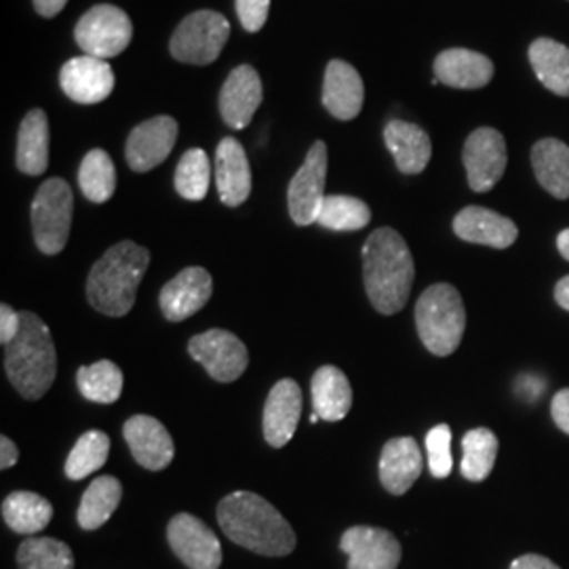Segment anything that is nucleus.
Wrapping results in <instances>:
<instances>
[{"mask_svg": "<svg viewBox=\"0 0 569 569\" xmlns=\"http://www.w3.org/2000/svg\"><path fill=\"white\" fill-rule=\"evenodd\" d=\"M190 357L204 367L216 382H234L249 366L247 346L226 329H209L188 342Z\"/></svg>", "mask_w": 569, "mask_h": 569, "instance_id": "9d476101", "label": "nucleus"}, {"mask_svg": "<svg viewBox=\"0 0 569 569\" xmlns=\"http://www.w3.org/2000/svg\"><path fill=\"white\" fill-rule=\"evenodd\" d=\"M122 498L121 481L117 477H98L82 493L79 526L87 531L102 528L119 509Z\"/></svg>", "mask_w": 569, "mask_h": 569, "instance_id": "7c9ffc66", "label": "nucleus"}, {"mask_svg": "<svg viewBox=\"0 0 569 569\" xmlns=\"http://www.w3.org/2000/svg\"><path fill=\"white\" fill-rule=\"evenodd\" d=\"M74 39L87 56L110 60L121 56L133 39L129 16L114 4H96L74 28Z\"/></svg>", "mask_w": 569, "mask_h": 569, "instance_id": "6e6552de", "label": "nucleus"}, {"mask_svg": "<svg viewBox=\"0 0 569 569\" xmlns=\"http://www.w3.org/2000/svg\"><path fill=\"white\" fill-rule=\"evenodd\" d=\"M178 133H180V127L173 117L161 114L143 121L127 138V148H124L127 163L138 173L152 171L154 167L167 161V157L171 154L173 146L178 142Z\"/></svg>", "mask_w": 569, "mask_h": 569, "instance_id": "4468645a", "label": "nucleus"}, {"mask_svg": "<svg viewBox=\"0 0 569 569\" xmlns=\"http://www.w3.org/2000/svg\"><path fill=\"white\" fill-rule=\"evenodd\" d=\"M60 84L72 102L100 103L114 91V72L112 66L100 58H72L61 66Z\"/></svg>", "mask_w": 569, "mask_h": 569, "instance_id": "dca6fc26", "label": "nucleus"}, {"mask_svg": "<svg viewBox=\"0 0 569 569\" xmlns=\"http://www.w3.org/2000/svg\"><path fill=\"white\" fill-rule=\"evenodd\" d=\"M264 87L253 66L234 68L220 91V114L228 127L244 129L262 106Z\"/></svg>", "mask_w": 569, "mask_h": 569, "instance_id": "a211bd4d", "label": "nucleus"}, {"mask_svg": "<svg viewBox=\"0 0 569 569\" xmlns=\"http://www.w3.org/2000/svg\"><path fill=\"white\" fill-rule=\"evenodd\" d=\"M37 13L42 18H56L63 11V7L68 4V0H32Z\"/></svg>", "mask_w": 569, "mask_h": 569, "instance_id": "49530a36", "label": "nucleus"}, {"mask_svg": "<svg viewBox=\"0 0 569 569\" xmlns=\"http://www.w3.org/2000/svg\"><path fill=\"white\" fill-rule=\"evenodd\" d=\"M20 460V449L9 439V437H0V468L9 470L16 467Z\"/></svg>", "mask_w": 569, "mask_h": 569, "instance_id": "c03bdc74", "label": "nucleus"}, {"mask_svg": "<svg viewBox=\"0 0 569 569\" xmlns=\"http://www.w3.org/2000/svg\"><path fill=\"white\" fill-rule=\"evenodd\" d=\"M435 77L453 89H481L493 79V61L470 49H448L435 60Z\"/></svg>", "mask_w": 569, "mask_h": 569, "instance_id": "393cba45", "label": "nucleus"}, {"mask_svg": "<svg viewBox=\"0 0 569 569\" xmlns=\"http://www.w3.org/2000/svg\"><path fill=\"white\" fill-rule=\"evenodd\" d=\"M416 327L422 345L435 357L456 352L467 329V310L460 291L449 283L430 284L416 305Z\"/></svg>", "mask_w": 569, "mask_h": 569, "instance_id": "39448f33", "label": "nucleus"}, {"mask_svg": "<svg viewBox=\"0 0 569 569\" xmlns=\"http://www.w3.org/2000/svg\"><path fill=\"white\" fill-rule=\"evenodd\" d=\"M542 390H545V382L538 376H526L517 382V392L523 395L528 401L538 399L542 395Z\"/></svg>", "mask_w": 569, "mask_h": 569, "instance_id": "a18cd8bd", "label": "nucleus"}, {"mask_svg": "<svg viewBox=\"0 0 569 569\" xmlns=\"http://www.w3.org/2000/svg\"><path fill=\"white\" fill-rule=\"evenodd\" d=\"M416 277L413 256L406 239L392 228H378L363 244V281L371 306L380 315L406 308Z\"/></svg>", "mask_w": 569, "mask_h": 569, "instance_id": "f03ea898", "label": "nucleus"}, {"mask_svg": "<svg viewBox=\"0 0 569 569\" xmlns=\"http://www.w3.org/2000/svg\"><path fill=\"white\" fill-rule=\"evenodd\" d=\"M20 312H16L9 305H0V342L11 345L20 333Z\"/></svg>", "mask_w": 569, "mask_h": 569, "instance_id": "a19ab883", "label": "nucleus"}, {"mask_svg": "<svg viewBox=\"0 0 569 569\" xmlns=\"http://www.w3.org/2000/svg\"><path fill=\"white\" fill-rule=\"evenodd\" d=\"M550 413H552L555 425L561 428L566 435H569V388L559 390V392L552 397Z\"/></svg>", "mask_w": 569, "mask_h": 569, "instance_id": "79ce46f5", "label": "nucleus"}, {"mask_svg": "<svg viewBox=\"0 0 569 569\" xmlns=\"http://www.w3.org/2000/svg\"><path fill=\"white\" fill-rule=\"evenodd\" d=\"M110 456V437L102 430L84 432L66 460V477L81 481L84 477L98 472Z\"/></svg>", "mask_w": 569, "mask_h": 569, "instance_id": "f704fd0d", "label": "nucleus"}, {"mask_svg": "<svg viewBox=\"0 0 569 569\" xmlns=\"http://www.w3.org/2000/svg\"><path fill=\"white\" fill-rule=\"evenodd\" d=\"M167 540L188 569H220L222 566V545L218 536L194 515H176L167 526Z\"/></svg>", "mask_w": 569, "mask_h": 569, "instance_id": "9b49d317", "label": "nucleus"}, {"mask_svg": "<svg viewBox=\"0 0 569 569\" xmlns=\"http://www.w3.org/2000/svg\"><path fill=\"white\" fill-rule=\"evenodd\" d=\"M509 569H561L557 563H552L547 557L542 555H523L517 557Z\"/></svg>", "mask_w": 569, "mask_h": 569, "instance_id": "37998d69", "label": "nucleus"}, {"mask_svg": "<svg viewBox=\"0 0 569 569\" xmlns=\"http://www.w3.org/2000/svg\"><path fill=\"white\" fill-rule=\"evenodd\" d=\"M425 458L411 437L390 439L380 456V481L392 496H403L420 479Z\"/></svg>", "mask_w": 569, "mask_h": 569, "instance_id": "5701e85b", "label": "nucleus"}, {"mask_svg": "<svg viewBox=\"0 0 569 569\" xmlns=\"http://www.w3.org/2000/svg\"><path fill=\"white\" fill-rule=\"evenodd\" d=\"M555 300L563 310H569V277H563L555 287Z\"/></svg>", "mask_w": 569, "mask_h": 569, "instance_id": "de8ad7c7", "label": "nucleus"}, {"mask_svg": "<svg viewBox=\"0 0 569 569\" xmlns=\"http://www.w3.org/2000/svg\"><path fill=\"white\" fill-rule=\"evenodd\" d=\"M218 523L243 549L284 557L296 550V531L283 515L253 491H234L218 505Z\"/></svg>", "mask_w": 569, "mask_h": 569, "instance_id": "f257e3e1", "label": "nucleus"}, {"mask_svg": "<svg viewBox=\"0 0 569 569\" xmlns=\"http://www.w3.org/2000/svg\"><path fill=\"white\" fill-rule=\"evenodd\" d=\"M18 338L4 346V371L23 399L39 401L53 387L58 352L47 323L34 312H20Z\"/></svg>", "mask_w": 569, "mask_h": 569, "instance_id": "20e7f679", "label": "nucleus"}, {"mask_svg": "<svg viewBox=\"0 0 569 569\" xmlns=\"http://www.w3.org/2000/svg\"><path fill=\"white\" fill-rule=\"evenodd\" d=\"M462 159L467 167L468 186L475 192H489L507 171V140L500 131L481 127L468 136Z\"/></svg>", "mask_w": 569, "mask_h": 569, "instance_id": "f8f14e48", "label": "nucleus"}, {"mask_svg": "<svg viewBox=\"0 0 569 569\" xmlns=\"http://www.w3.org/2000/svg\"><path fill=\"white\" fill-rule=\"evenodd\" d=\"M122 437L136 462L146 470L159 472L171 465L176 448L169 430L152 416H133L124 422Z\"/></svg>", "mask_w": 569, "mask_h": 569, "instance_id": "f3484780", "label": "nucleus"}, {"mask_svg": "<svg viewBox=\"0 0 569 569\" xmlns=\"http://www.w3.org/2000/svg\"><path fill=\"white\" fill-rule=\"evenodd\" d=\"M79 186L87 201L102 204L112 199L117 190V169L110 154L102 148H93L84 154L79 169Z\"/></svg>", "mask_w": 569, "mask_h": 569, "instance_id": "2f4dec72", "label": "nucleus"}, {"mask_svg": "<svg viewBox=\"0 0 569 569\" xmlns=\"http://www.w3.org/2000/svg\"><path fill=\"white\" fill-rule=\"evenodd\" d=\"M529 61L549 91L569 98V47L552 39H538L529 44Z\"/></svg>", "mask_w": 569, "mask_h": 569, "instance_id": "c756f323", "label": "nucleus"}, {"mask_svg": "<svg viewBox=\"0 0 569 569\" xmlns=\"http://www.w3.org/2000/svg\"><path fill=\"white\" fill-rule=\"evenodd\" d=\"M385 142L388 150L406 176H418L427 169L432 157V143L427 131L413 122L395 121L385 127Z\"/></svg>", "mask_w": 569, "mask_h": 569, "instance_id": "b1692460", "label": "nucleus"}, {"mask_svg": "<svg viewBox=\"0 0 569 569\" xmlns=\"http://www.w3.org/2000/svg\"><path fill=\"white\" fill-rule=\"evenodd\" d=\"M2 519L21 536H34L53 519V507L34 491H13L2 500Z\"/></svg>", "mask_w": 569, "mask_h": 569, "instance_id": "c85d7f7f", "label": "nucleus"}, {"mask_svg": "<svg viewBox=\"0 0 569 569\" xmlns=\"http://www.w3.org/2000/svg\"><path fill=\"white\" fill-rule=\"evenodd\" d=\"M302 416V390L296 380L284 378L277 382L264 407V437L268 446L284 448L296 435Z\"/></svg>", "mask_w": 569, "mask_h": 569, "instance_id": "6ab92c4d", "label": "nucleus"}, {"mask_svg": "<svg viewBox=\"0 0 569 569\" xmlns=\"http://www.w3.org/2000/svg\"><path fill=\"white\" fill-rule=\"evenodd\" d=\"M18 568L74 569V555L56 538H28L18 550Z\"/></svg>", "mask_w": 569, "mask_h": 569, "instance_id": "e433bc0d", "label": "nucleus"}, {"mask_svg": "<svg viewBox=\"0 0 569 569\" xmlns=\"http://www.w3.org/2000/svg\"><path fill=\"white\" fill-rule=\"evenodd\" d=\"M16 163L26 176H42L49 167V121L41 108L30 110L21 121Z\"/></svg>", "mask_w": 569, "mask_h": 569, "instance_id": "bb28decb", "label": "nucleus"}, {"mask_svg": "<svg viewBox=\"0 0 569 569\" xmlns=\"http://www.w3.org/2000/svg\"><path fill=\"white\" fill-rule=\"evenodd\" d=\"M498 437L493 430L489 428H472L468 430L462 439V449H465V458H462V475L468 481L479 483L486 481L493 465H496V456H498Z\"/></svg>", "mask_w": 569, "mask_h": 569, "instance_id": "72a5a7b5", "label": "nucleus"}, {"mask_svg": "<svg viewBox=\"0 0 569 569\" xmlns=\"http://www.w3.org/2000/svg\"><path fill=\"white\" fill-rule=\"evenodd\" d=\"M150 264V251L133 241L110 247L87 279V300L106 317H124L136 305L138 287Z\"/></svg>", "mask_w": 569, "mask_h": 569, "instance_id": "7ed1b4c3", "label": "nucleus"}, {"mask_svg": "<svg viewBox=\"0 0 569 569\" xmlns=\"http://www.w3.org/2000/svg\"><path fill=\"white\" fill-rule=\"evenodd\" d=\"M74 197L70 183L51 178L42 183L32 201V232L44 256H58L70 239Z\"/></svg>", "mask_w": 569, "mask_h": 569, "instance_id": "423d86ee", "label": "nucleus"}, {"mask_svg": "<svg viewBox=\"0 0 569 569\" xmlns=\"http://www.w3.org/2000/svg\"><path fill=\"white\" fill-rule=\"evenodd\" d=\"M79 390L87 401L112 406L121 399L122 371L112 361H98L93 366H84L77 373Z\"/></svg>", "mask_w": 569, "mask_h": 569, "instance_id": "473e14b6", "label": "nucleus"}, {"mask_svg": "<svg viewBox=\"0 0 569 569\" xmlns=\"http://www.w3.org/2000/svg\"><path fill=\"white\" fill-rule=\"evenodd\" d=\"M312 407L326 422L345 420L352 407V388L345 371L333 366L319 367L310 380Z\"/></svg>", "mask_w": 569, "mask_h": 569, "instance_id": "a878e982", "label": "nucleus"}, {"mask_svg": "<svg viewBox=\"0 0 569 569\" xmlns=\"http://www.w3.org/2000/svg\"><path fill=\"white\" fill-rule=\"evenodd\" d=\"M533 173L540 186L555 199H569V146L547 138L531 150Z\"/></svg>", "mask_w": 569, "mask_h": 569, "instance_id": "cd10ccee", "label": "nucleus"}, {"mask_svg": "<svg viewBox=\"0 0 569 569\" xmlns=\"http://www.w3.org/2000/svg\"><path fill=\"white\" fill-rule=\"evenodd\" d=\"M213 296V279L201 266H190L178 272L169 283L164 284L159 296V305L164 319L171 323L186 321L197 315Z\"/></svg>", "mask_w": 569, "mask_h": 569, "instance_id": "2eb2a0df", "label": "nucleus"}, {"mask_svg": "<svg viewBox=\"0 0 569 569\" xmlns=\"http://www.w3.org/2000/svg\"><path fill=\"white\" fill-rule=\"evenodd\" d=\"M237 16L247 32H260L268 20L270 0H237Z\"/></svg>", "mask_w": 569, "mask_h": 569, "instance_id": "ea45409f", "label": "nucleus"}, {"mask_svg": "<svg viewBox=\"0 0 569 569\" xmlns=\"http://www.w3.org/2000/svg\"><path fill=\"white\" fill-rule=\"evenodd\" d=\"M340 549L348 555V569H397L403 555L395 533L369 526L346 529Z\"/></svg>", "mask_w": 569, "mask_h": 569, "instance_id": "ddd939ff", "label": "nucleus"}, {"mask_svg": "<svg viewBox=\"0 0 569 569\" xmlns=\"http://www.w3.org/2000/svg\"><path fill=\"white\" fill-rule=\"evenodd\" d=\"M216 183L222 203L228 207L243 204L251 194V167L243 143L224 138L216 150Z\"/></svg>", "mask_w": 569, "mask_h": 569, "instance_id": "4be33fe9", "label": "nucleus"}, {"mask_svg": "<svg viewBox=\"0 0 569 569\" xmlns=\"http://www.w3.org/2000/svg\"><path fill=\"white\" fill-rule=\"evenodd\" d=\"M366 102V84L361 74L342 60H331L326 68L323 106L338 121H352L359 117Z\"/></svg>", "mask_w": 569, "mask_h": 569, "instance_id": "aec40b11", "label": "nucleus"}, {"mask_svg": "<svg viewBox=\"0 0 569 569\" xmlns=\"http://www.w3.org/2000/svg\"><path fill=\"white\" fill-rule=\"evenodd\" d=\"M327 180V146L315 142L306 154V161L287 190L289 216L298 226H310L317 222L319 211L326 201Z\"/></svg>", "mask_w": 569, "mask_h": 569, "instance_id": "1a4fd4ad", "label": "nucleus"}, {"mask_svg": "<svg viewBox=\"0 0 569 569\" xmlns=\"http://www.w3.org/2000/svg\"><path fill=\"white\" fill-rule=\"evenodd\" d=\"M453 232L467 243L486 244L493 249H507L517 241V224L486 207L470 204L453 220Z\"/></svg>", "mask_w": 569, "mask_h": 569, "instance_id": "412c9836", "label": "nucleus"}, {"mask_svg": "<svg viewBox=\"0 0 569 569\" xmlns=\"http://www.w3.org/2000/svg\"><path fill=\"white\" fill-rule=\"evenodd\" d=\"M371 222V209L361 199L346 194H329L319 211L317 224L336 232H355Z\"/></svg>", "mask_w": 569, "mask_h": 569, "instance_id": "c9c22d12", "label": "nucleus"}, {"mask_svg": "<svg viewBox=\"0 0 569 569\" xmlns=\"http://www.w3.org/2000/svg\"><path fill=\"white\" fill-rule=\"evenodd\" d=\"M428 468L432 477L446 479L451 475L453 458H451V430L448 425H439L427 435Z\"/></svg>", "mask_w": 569, "mask_h": 569, "instance_id": "58836bf2", "label": "nucleus"}, {"mask_svg": "<svg viewBox=\"0 0 569 569\" xmlns=\"http://www.w3.org/2000/svg\"><path fill=\"white\" fill-rule=\"evenodd\" d=\"M557 249H559V253L569 262V228L568 230H563V232H559V237H557Z\"/></svg>", "mask_w": 569, "mask_h": 569, "instance_id": "09e8293b", "label": "nucleus"}, {"mask_svg": "<svg viewBox=\"0 0 569 569\" xmlns=\"http://www.w3.org/2000/svg\"><path fill=\"white\" fill-rule=\"evenodd\" d=\"M211 180V163L201 148L183 154L176 169V190L186 201H203Z\"/></svg>", "mask_w": 569, "mask_h": 569, "instance_id": "4c0bfd02", "label": "nucleus"}, {"mask_svg": "<svg viewBox=\"0 0 569 569\" xmlns=\"http://www.w3.org/2000/svg\"><path fill=\"white\" fill-rule=\"evenodd\" d=\"M230 39V21L218 11H194L176 28L169 51L182 63L207 66L220 58Z\"/></svg>", "mask_w": 569, "mask_h": 569, "instance_id": "0eeeda50", "label": "nucleus"}, {"mask_svg": "<svg viewBox=\"0 0 569 569\" xmlns=\"http://www.w3.org/2000/svg\"><path fill=\"white\" fill-rule=\"evenodd\" d=\"M319 420H321V418H319V413H312V416H310V422H312V425H317Z\"/></svg>", "mask_w": 569, "mask_h": 569, "instance_id": "8fccbe9b", "label": "nucleus"}]
</instances>
